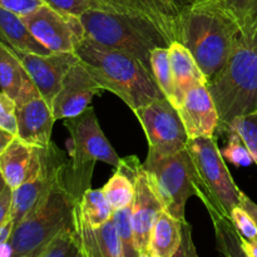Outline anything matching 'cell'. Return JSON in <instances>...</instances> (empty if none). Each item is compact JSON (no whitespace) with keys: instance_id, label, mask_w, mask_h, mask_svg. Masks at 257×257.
<instances>
[{"instance_id":"obj_45","label":"cell","mask_w":257,"mask_h":257,"mask_svg":"<svg viewBox=\"0 0 257 257\" xmlns=\"http://www.w3.org/2000/svg\"><path fill=\"white\" fill-rule=\"evenodd\" d=\"M191 3H203V2H208V0H190Z\"/></svg>"},{"instance_id":"obj_21","label":"cell","mask_w":257,"mask_h":257,"mask_svg":"<svg viewBox=\"0 0 257 257\" xmlns=\"http://www.w3.org/2000/svg\"><path fill=\"white\" fill-rule=\"evenodd\" d=\"M141 167L135 156L120 158L119 166L103 187L105 198L114 211L133 205L136 196V175Z\"/></svg>"},{"instance_id":"obj_30","label":"cell","mask_w":257,"mask_h":257,"mask_svg":"<svg viewBox=\"0 0 257 257\" xmlns=\"http://www.w3.org/2000/svg\"><path fill=\"white\" fill-rule=\"evenodd\" d=\"M78 250L79 243L74 226L60 232L37 257H75Z\"/></svg>"},{"instance_id":"obj_3","label":"cell","mask_w":257,"mask_h":257,"mask_svg":"<svg viewBox=\"0 0 257 257\" xmlns=\"http://www.w3.org/2000/svg\"><path fill=\"white\" fill-rule=\"evenodd\" d=\"M218 113V131L257 112V37L242 34L222 69L207 83Z\"/></svg>"},{"instance_id":"obj_1","label":"cell","mask_w":257,"mask_h":257,"mask_svg":"<svg viewBox=\"0 0 257 257\" xmlns=\"http://www.w3.org/2000/svg\"><path fill=\"white\" fill-rule=\"evenodd\" d=\"M241 37L238 24L217 0L188 3L178 20V42L190 50L207 83L222 69Z\"/></svg>"},{"instance_id":"obj_14","label":"cell","mask_w":257,"mask_h":257,"mask_svg":"<svg viewBox=\"0 0 257 257\" xmlns=\"http://www.w3.org/2000/svg\"><path fill=\"white\" fill-rule=\"evenodd\" d=\"M10 49L22 63L35 88L52 107L53 100L60 89L63 78L79 60L75 53L52 52L50 54H35L13 48Z\"/></svg>"},{"instance_id":"obj_36","label":"cell","mask_w":257,"mask_h":257,"mask_svg":"<svg viewBox=\"0 0 257 257\" xmlns=\"http://www.w3.org/2000/svg\"><path fill=\"white\" fill-rule=\"evenodd\" d=\"M43 5L42 0H0V7L20 15L30 14Z\"/></svg>"},{"instance_id":"obj_7","label":"cell","mask_w":257,"mask_h":257,"mask_svg":"<svg viewBox=\"0 0 257 257\" xmlns=\"http://www.w3.org/2000/svg\"><path fill=\"white\" fill-rule=\"evenodd\" d=\"M78 201L59 182L18 225L9 242L12 257H37L64 230L75 226Z\"/></svg>"},{"instance_id":"obj_13","label":"cell","mask_w":257,"mask_h":257,"mask_svg":"<svg viewBox=\"0 0 257 257\" xmlns=\"http://www.w3.org/2000/svg\"><path fill=\"white\" fill-rule=\"evenodd\" d=\"M17 103V137L39 148L49 147L55 119L52 107L43 98L33 82L22 90Z\"/></svg>"},{"instance_id":"obj_43","label":"cell","mask_w":257,"mask_h":257,"mask_svg":"<svg viewBox=\"0 0 257 257\" xmlns=\"http://www.w3.org/2000/svg\"><path fill=\"white\" fill-rule=\"evenodd\" d=\"M141 257H156L155 255H153L151 251H148V252H145V253H141Z\"/></svg>"},{"instance_id":"obj_31","label":"cell","mask_w":257,"mask_h":257,"mask_svg":"<svg viewBox=\"0 0 257 257\" xmlns=\"http://www.w3.org/2000/svg\"><path fill=\"white\" fill-rule=\"evenodd\" d=\"M230 130L235 131L240 135V137L245 142L246 147L250 151L253 163L257 167V112L243 115V117L233 120L232 124L228 127L227 131Z\"/></svg>"},{"instance_id":"obj_12","label":"cell","mask_w":257,"mask_h":257,"mask_svg":"<svg viewBox=\"0 0 257 257\" xmlns=\"http://www.w3.org/2000/svg\"><path fill=\"white\" fill-rule=\"evenodd\" d=\"M65 161L64 153L53 142L49 147L43 148V163L39 173L13 190L10 208L13 225H18L54 188Z\"/></svg>"},{"instance_id":"obj_2","label":"cell","mask_w":257,"mask_h":257,"mask_svg":"<svg viewBox=\"0 0 257 257\" xmlns=\"http://www.w3.org/2000/svg\"><path fill=\"white\" fill-rule=\"evenodd\" d=\"M74 53L103 90L119 97L133 112L165 98L152 72L137 58L97 44L88 38Z\"/></svg>"},{"instance_id":"obj_42","label":"cell","mask_w":257,"mask_h":257,"mask_svg":"<svg viewBox=\"0 0 257 257\" xmlns=\"http://www.w3.org/2000/svg\"><path fill=\"white\" fill-rule=\"evenodd\" d=\"M5 186H7V183H5L4 178H3L2 173H0V193L3 192V190H4V188H5Z\"/></svg>"},{"instance_id":"obj_9","label":"cell","mask_w":257,"mask_h":257,"mask_svg":"<svg viewBox=\"0 0 257 257\" xmlns=\"http://www.w3.org/2000/svg\"><path fill=\"white\" fill-rule=\"evenodd\" d=\"M148 141V157L175 155L187 147L188 138L178 110L166 98L136 110Z\"/></svg>"},{"instance_id":"obj_11","label":"cell","mask_w":257,"mask_h":257,"mask_svg":"<svg viewBox=\"0 0 257 257\" xmlns=\"http://www.w3.org/2000/svg\"><path fill=\"white\" fill-rule=\"evenodd\" d=\"M188 3L183 0H92V9L146 20L172 43L178 42V20Z\"/></svg>"},{"instance_id":"obj_37","label":"cell","mask_w":257,"mask_h":257,"mask_svg":"<svg viewBox=\"0 0 257 257\" xmlns=\"http://www.w3.org/2000/svg\"><path fill=\"white\" fill-rule=\"evenodd\" d=\"M172 257H198L197 250L192 240L191 225L187 221H185L182 226V241H181L180 247Z\"/></svg>"},{"instance_id":"obj_17","label":"cell","mask_w":257,"mask_h":257,"mask_svg":"<svg viewBox=\"0 0 257 257\" xmlns=\"http://www.w3.org/2000/svg\"><path fill=\"white\" fill-rule=\"evenodd\" d=\"M163 205L156 195L147 173L141 165L136 175V196L132 205V225L141 253L150 251L151 233Z\"/></svg>"},{"instance_id":"obj_33","label":"cell","mask_w":257,"mask_h":257,"mask_svg":"<svg viewBox=\"0 0 257 257\" xmlns=\"http://www.w3.org/2000/svg\"><path fill=\"white\" fill-rule=\"evenodd\" d=\"M0 128L17 137V103L3 90L0 92Z\"/></svg>"},{"instance_id":"obj_38","label":"cell","mask_w":257,"mask_h":257,"mask_svg":"<svg viewBox=\"0 0 257 257\" xmlns=\"http://www.w3.org/2000/svg\"><path fill=\"white\" fill-rule=\"evenodd\" d=\"M13 190L8 186L0 193V227L10 220V208H12Z\"/></svg>"},{"instance_id":"obj_27","label":"cell","mask_w":257,"mask_h":257,"mask_svg":"<svg viewBox=\"0 0 257 257\" xmlns=\"http://www.w3.org/2000/svg\"><path fill=\"white\" fill-rule=\"evenodd\" d=\"M151 70L162 94L176 108V89L172 70H171L168 47L156 48L151 52Z\"/></svg>"},{"instance_id":"obj_25","label":"cell","mask_w":257,"mask_h":257,"mask_svg":"<svg viewBox=\"0 0 257 257\" xmlns=\"http://www.w3.org/2000/svg\"><path fill=\"white\" fill-rule=\"evenodd\" d=\"M77 208L82 220L93 228L99 227L112 220L114 213V210L105 198L103 188L102 190L89 188L85 191L79 202L77 203Z\"/></svg>"},{"instance_id":"obj_16","label":"cell","mask_w":257,"mask_h":257,"mask_svg":"<svg viewBox=\"0 0 257 257\" xmlns=\"http://www.w3.org/2000/svg\"><path fill=\"white\" fill-rule=\"evenodd\" d=\"M177 110L190 140L213 137L218 130V113L206 83L193 85Z\"/></svg>"},{"instance_id":"obj_34","label":"cell","mask_w":257,"mask_h":257,"mask_svg":"<svg viewBox=\"0 0 257 257\" xmlns=\"http://www.w3.org/2000/svg\"><path fill=\"white\" fill-rule=\"evenodd\" d=\"M230 220L232 221L236 230L238 231V233H240L245 240H256L257 226L255 221H253L252 217L250 216V213H248L245 208L241 207L240 205H238L237 207L233 208L232 212H231Z\"/></svg>"},{"instance_id":"obj_44","label":"cell","mask_w":257,"mask_h":257,"mask_svg":"<svg viewBox=\"0 0 257 257\" xmlns=\"http://www.w3.org/2000/svg\"><path fill=\"white\" fill-rule=\"evenodd\" d=\"M75 257H87V256H85V253L83 252L82 248L79 247V250H78V252H77V255H75Z\"/></svg>"},{"instance_id":"obj_28","label":"cell","mask_w":257,"mask_h":257,"mask_svg":"<svg viewBox=\"0 0 257 257\" xmlns=\"http://www.w3.org/2000/svg\"><path fill=\"white\" fill-rule=\"evenodd\" d=\"M235 19L245 37H257V0H217Z\"/></svg>"},{"instance_id":"obj_29","label":"cell","mask_w":257,"mask_h":257,"mask_svg":"<svg viewBox=\"0 0 257 257\" xmlns=\"http://www.w3.org/2000/svg\"><path fill=\"white\" fill-rule=\"evenodd\" d=\"M112 218L119 237L122 257H141V252L136 242L135 231H133L132 206L114 211Z\"/></svg>"},{"instance_id":"obj_19","label":"cell","mask_w":257,"mask_h":257,"mask_svg":"<svg viewBox=\"0 0 257 257\" xmlns=\"http://www.w3.org/2000/svg\"><path fill=\"white\" fill-rule=\"evenodd\" d=\"M75 231L79 247L87 257H122L113 218L97 228L88 226L75 207Z\"/></svg>"},{"instance_id":"obj_15","label":"cell","mask_w":257,"mask_h":257,"mask_svg":"<svg viewBox=\"0 0 257 257\" xmlns=\"http://www.w3.org/2000/svg\"><path fill=\"white\" fill-rule=\"evenodd\" d=\"M103 88L78 60L63 78L59 92L52 103L54 119H68L79 115L89 107L93 98L102 94Z\"/></svg>"},{"instance_id":"obj_10","label":"cell","mask_w":257,"mask_h":257,"mask_svg":"<svg viewBox=\"0 0 257 257\" xmlns=\"http://www.w3.org/2000/svg\"><path fill=\"white\" fill-rule=\"evenodd\" d=\"M22 19L35 39L50 52L74 53L85 39L79 18L62 14L45 4Z\"/></svg>"},{"instance_id":"obj_24","label":"cell","mask_w":257,"mask_h":257,"mask_svg":"<svg viewBox=\"0 0 257 257\" xmlns=\"http://www.w3.org/2000/svg\"><path fill=\"white\" fill-rule=\"evenodd\" d=\"M30 83L29 75L12 49L0 43V88L3 92L15 100Z\"/></svg>"},{"instance_id":"obj_18","label":"cell","mask_w":257,"mask_h":257,"mask_svg":"<svg viewBox=\"0 0 257 257\" xmlns=\"http://www.w3.org/2000/svg\"><path fill=\"white\" fill-rule=\"evenodd\" d=\"M43 148L34 147L14 137L0 153V173L8 187L15 190L39 173Z\"/></svg>"},{"instance_id":"obj_26","label":"cell","mask_w":257,"mask_h":257,"mask_svg":"<svg viewBox=\"0 0 257 257\" xmlns=\"http://www.w3.org/2000/svg\"><path fill=\"white\" fill-rule=\"evenodd\" d=\"M217 248L225 257H250L243 248L238 231L226 217H212Z\"/></svg>"},{"instance_id":"obj_20","label":"cell","mask_w":257,"mask_h":257,"mask_svg":"<svg viewBox=\"0 0 257 257\" xmlns=\"http://www.w3.org/2000/svg\"><path fill=\"white\" fill-rule=\"evenodd\" d=\"M168 52L176 89V109H178L186 93L200 82L207 84V79L201 72L193 55L182 43L172 42L168 47Z\"/></svg>"},{"instance_id":"obj_5","label":"cell","mask_w":257,"mask_h":257,"mask_svg":"<svg viewBox=\"0 0 257 257\" xmlns=\"http://www.w3.org/2000/svg\"><path fill=\"white\" fill-rule=\"evenodd\" d=\"M187 152L197 196L210 217L231 218V212L241 202L242 191L233 182L215 137L190 140Z\"/></svg>"},{"instance_id":"obj_41","label":"cell","mask_w":257,"mask_h":257,"mask_svg":"<svg viewBox=\"0 0 257 257\" xmlns=\"http://www.w3.org/2000/svg\"><path fill=\"white\" fill-rule=\"evenodd\" d=\"M13 138H14V136H13L12 133L7 132V131L0 128V153H2L3 151L5 150V147L12 142Z\"/></svg>"},{"instance_id":"obj_8","label":"cell","mask_w":257,"mask_h":257,"mask_svg":"<svg viewBox=\"0 0 257 257\" xmlns=\"http://www.w3.org/2000/svg\"><path fill=\"white\" fill-rule=\"evenodd\" d=\"M143 170L163 205V210L181 221H186L187 200L195 196L187 148L165 157H148L142 163Z\"/></svg>"},{"instance_id":"obj_22","label":"cell","mask_w":257,"mask_h":257,"mask_svg":"<svg viewBox=\"0 0 257 257\" xmlns=\"http://www.w3.org/2000/svg\"><path fill=\"white\" fill-rule=\"evenodd\" d=\"M0 43L23 52L35 54H50L42 43L29 32L22 17L0 7Z\"/></svg>"},{"instance_id":"obj_35","label":"cell","mask_w":257,"mask_h":257,"mask_svg":"<svg viewBox=\"0 0 257 257\" xmlns=\"http://www.w3.org/2000/svg\"><path fill=\"white\" fill-rule=\"evenodd\" d=\"M43 4L62 14L80 18L85 12L92 9V0H42Z\"/></svg>"},{"instance_id":"obj_6","label":"cell","mask_w":257,"mask_h":257,"mask_svg":"<svg viewBox=\"0 0 257 257\" xmlns=\"http://www.w3.org/2000/svg\"><path fill=\"white\" fill-rule=\"evenodd\" d=\"M79 19L84 27L85 38L137 58L150 70L151 52L171 44L161 30L146 20L95 9L85 12Z\"/></svg>"},{"instance_id":"obj_32","label":"cell","mask_w":257,"mask_h":257,"mask_svg":"<svg viewBox=\"0 0 257 257\" xmlns=\"http://www.w3.org/2000/svg\"><path fill=\"white\" fill-rule=\"evenodd\" d=\"M226 133L228 135V140L227 145L222 151L223 157L236 167H247V166L252 165V156L240 135L232 130L227 131Z\"/></svg>"},{"instance_id":"obj_40","label":"cell","mask_w":257,"mask_h":257,"mask_svg":"<svg viewBox=\"0 0 257 257\" xmlns=\"http://www.w3.org/2000/svg\"><path fill=\"white\" fill-rule=\"evenodd\" d=\"M240 237H241V242H242L243 248H245V251L247 252V255L250 257H257V238L256 240L248 241V240H245L241 235Z\"/></svg>"},{"instance_id":"obj_39","label":"cell","mask_w":257,"mask_h":257,"mask_svg":"<svg viewBox=\"0 0 257 257\" xmlns=\"http://www.w3.org/2000/svg\"><path fill=\"white\" fill-rule=\"evenodd\" d=\"M240 206L241 207L245 208V210L250 213V216L252 217V220L255 221V223L257 226V205L253 202L252 200H251L250 197H248L247 195H245L243 192H242V195H241Z\"/></svg>"},{"instance_id":"obj_23","label":"cell","mask_w":257,"mask_h":257,"mask_svg":"<svg viewBox=\"0 0 257 257\" xmlns=\"http://www.w3.org/2000/svg\"><path fill=\"white\" fill-rule=\"evenodd\" d=\"M181 221L162 210L153 225L151 233L150 251L156 257H172L178 250L182 241V226Z\"/></svg>"},{"instance_id":"obj_4","label":"cell","mask_w":257,"mask_h":257,"mask_svg":"<svg viewBox=\"0 0 257 257\" xmlns=\"http://www.w3.org/2000/svg\"><path fill=\"white\" fill-rule=\"evenodd\" d=\"M69 132V160L59 173V185L79 202L83 193L90 188L95 163L104 162L117 168L120 158L108 142L93 108L88 107L79 115L65 119Z\"/></svg>"}]
</instances>
